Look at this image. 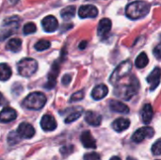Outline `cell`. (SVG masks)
<instances>
[{
  "label": "cell",
  "mask_w": 161,
  "mask_h": 160,
  "mask_svg": "<svg viewBox=\"0 0 161 160\" xmlns=\"http://www.w3.org/2000/svg\"><path fill=\"white\" fill-rule=\"evenodd\" d=\"M150 8L151 6L149 3L142 0H137L127 5L125 8V13L128 18L132 20H137L146 16L150 10Z\"/></svg>",
  "instance_id": "cell-1"
},
{
  "label": "cell",
  "mask_w": 161,
  "mask_h": 160,
  "mask_svg": "<svg viewBox=\"0 0 161 160\" xmlns=\"http://www.w3.org/2000/svg\"><path fill=\"white\" fill-rule=\"evenodd\" d=\"M46 104V97L42 92H32L23 101V106L31 110L42 109Z\"/></svg>",
  "instance_id": "cell-2"
},
{
  "label": "cell",
  "mask_w": 161,
  "mask_h": 160,
  "mask_svg": "<svg viewBox=\"0 0 161 160\" xmlns=\"http://www.w3.org/2000/svg\"><path fill=\"white\" fill-rule=\"evenodd\" d=\"M38 63L35 59L30 58H25L21 59L17 64L18 73L25 77H29L34 74L37 71Z\"/></svg>",
  "instance_id": "cell-3"
},
{
  "label": "cell",
  "mask_w": 161,
  "mask_h": 160,
  "mask_svg": "<svg viewBox=\"0 0 161 160\" xmlns=\"http://www.w3.org/2000/svg\"><path fill=\"white\" fill-rule=\"evenodd\" d=\"M139 87H140L139 82L135 78L134 82L131 81L127 85H120V86H118L117 89L115 90V94L119 98H122V99H125V100H130L136 94Z\"/></svg>",
  "instance_id": "cell-4"
},
{
  "label": "cell",
  "mask_w": 161,
  "mask_h": 160,
  "mask_svg": "<svg viewBox=\"0 0 161 160\" xmlns=\"http://www.w3.org/2000/svg\"><path fill=\"white\" fill-rule=\"evenodd\" d=\"M20 18L18 16H11L4 20L0 32V41H4L15 32L19 26Z\"/></svg>",
  "instance_id": "cell-5"
},
{
  "label": "cell",
  "mask_w": 161,
  "mask_h": 160,
  "mask_svg": "<svg viewBox=\"0 0 161 160\" xmlns=\"http://www.w3.org/2000/svg\"><path fill=\"white\" fill-rule=\"evenodd\" d=\"M131 69H132V64L130 60H125L120 63L111 74V76L109 79L110 83L113 85L117 84L123 77H125L131 72Z\"/></svg>",
  "instance_id": "cell-6"
},
{
  "label": "cell",
  "mask_w": 161,
  "mask_h": 160,
  "mask_svg": "<svg viewBox=\"0 0 161 160\" xmlns=\"http://www.w3.org/2000/svg\"><path fill=\"white\" fill-rule=\"evenodd\" d=\"M155 134V131L153 128L151 127H142L140 129H138L132 136V141L136 143H140L142 141H143L146 138H152Z\"/></svg>",
  "instance_id": "cell-7"
},
{
  "label": "cell",
  "mask_w": 161,
  "mask_h": 160,
  "mask_svg": "<svg viewBox=\"0 0 161 160\" xmlns=\"http://www.w3.org/2000/svg\"><path fill=\"white\" fill-rule=\"evenodd\" d=\"M78 15L80 18H95L98 15V8L93 5H83L78 9Z\"/></svg>",
  "instance_id": "cell-8"
},
{
  "label": "cell",
  "mask_w": 161,
  "mask_h": 160,
  "mask_svg": "<svg viewBox=\"0 0 161 160\" xmlns=\"http://www.w3.org/2000/svg\"><path fill=\"white\" fill-rule=\"evenodd\" d=\"M42 25L44 31L46 32H54L58 27V22L57 18L53 15H48L44 17L42 21Z\"/></svg>",
  "instance_id": "cell-9"
},
{
  "label": "cell",
  "mask_w": 161,
  "mask_h": 160,
  "mask_svg": "<svg viewBox=\"0 0 161 160\" xmlns=\"http://www.w3.org/2000/svg\"><path fill=\"white\" fill-rule=\"evenodd\" d=\"M17 133L20 136V138L23 139H30L35 135V129L34 127L28 124V123H22L17 129Z\"/></svg>",
  "instance_id": "cell-10"
},
{
  "label": "cell",
  "mask_w": 161,
  "mask_h": 160,
  "mask_svg": "<svg viewBox=\"0 0 161 160\" xmlns=\"http://www.w3.org/2000/svg\"><path fill=\"white\" fill-rule=\"evenodd\" d=\"M41 126L44 131H53L57 128V122L50 114H45L41 121Z\"/></svg>",
  "instance_id": "cell-11"
},
{
  "label": "cell",
  "mask_w": 161,
  "mask_h": 160,
  "mask_svg": "<svg viewBox=\"0 0 161 160\" xmlns=\"http://www.w3.org/2000/svg\"><path fill=\"white\" fill-rule=\"evenodd\" d=\"M160 79L161 69L158 68V67H157L156 69H154V71L147 77V82L151 85V87H150L151 91H154L158 86V84L160 83Z\"/></svg>",
  "instance_id": "cell-12"
},
{
  "label": "cell",
  "mask_w": 161,
  "mask_h": 160,
  "mask_svg": "<svg viewBox=\"0 0 161 160\" xmlns=\"http://www.w3.org/2000/svg\"><path fill=\"white\" fill-rule=\"evenodd\" d=\"M112 26V23L110 21V19L108 18H103L99 24H98V27H97V34L100 37H105L107 36Z\"/></svg>",
  "instance_id": "cell-13"
},
{
  "label": "cell",
  "mask_w": 161,
  "mask_h": 160,
  "mask_svg": "<svg viewBox=\"0 0 161 160\" xmlns=\"http://www.w3.org/2000/svg\"><path fill=\"white\" fill-rule=\"evenodd\" d=\"M17 117V113L16 111L11 108H5L2 109V111L0 112V122L1 123H9L12 122L16 119Z\"/></svg>",
  "instance_id": "cell-14"
},
{
  "label": "cell",
  "mask_w": 161,
  "mask_h": 160,
  "mask_svg": "<svg viewBox=\"0 0 161 160\" xmlns=\"http://www.w3.org/2000/svg\"><path fill=\"white\" fill-rule=\"evenodd\" d=\"M59 72V67L58 66L57 63H55L52 67V70L50 71V73L48 74V81L45 85V88L48 90H51L55 87L56 82H57V76Z\"/></svg>",
  "instance_id": "cell-15"
},
{
  "label": "cell",
  "mask_w": 161,
  "mask_h": 160,
  "mask_svg": "<svg viewBox=\"0 0 161 160\" xmlns=\"http://www.w3.org/2000/svg\"><path fill=\"white\" fill-rule=\"evenodd\" d=\"M80 141L85 148H91V149L96 148V141L93 139L91 132H89V131H85L82 133L81 137H80Z\"/></svg>",
  "instance_id": "cell-16"
},
{
  "label": "cell",
  "mask_w": 161,
  "mask_h": 160,
  "mask_svg": "<svg viewBox=\"0 0 161 160\" xmlns=\"http://www.w3.org/2000/svg\"><path fill=\"white\" fill-rule=\"evenodd\" d=\"M109 108L112 111L126 114L129 112V108L126 105H125L123 102L118 100H110L109 101Z\"/></svg>",
  "instance_id": "cell-17"
},
{
  "label": "cell",
  "mask_w": 161,
  "mask_h": 160,
  "mask_svg": "<svg viewBox=\"0 0 161 160\" xmlns=\"http://www.w3.org/2000/svg\"><path fill=\"white\" fill-rule=\"evenodd\" d=\"M108 92V89L106 85L104 84L97 85L92 91V97L94 100H101L107 96Z\"/></svg>",
  "instance_id": "cell-18"
},
{
  "label": "cell",
  "mask_w": 161,
  "mask_h": 160,
  "mask_svg": "<svg viewBox=\"0 0 161 160\" xmlns=\"http://www.w3.org/2000/svg\"><path fill=\"white\" fill-rule=\"evenodd\" d=\"M85 121L92 126H99L101 124L102 117L94 111H87L85 114Z\"/></svg>",
  "instance_id": "cell-19"
},
{
  "label": "cell",
  "mask_w": 161,
  "mask_h": 160,
  "mask_svg": "<svg viewBox=\"0 0 161 160\" xmlns=\"http://www.w3.org/2000/svg\"><path fill=\"white\" fill-rule=\"evenodd\" d=\"M129 125H130V121L125 118H118L112 124L113 129L117 132H123L126 130L129 127Z\"/></svg>",
  "instance_id": "cell-20"
},
{
  "label": "cell",
  "mask_w": 161,
  "mask_h": 160,
  "mask_svg": "<svg viewBox=\"0 0 161 160\" xmlns=\"http://www.w3.org/2000/svg\"><path fill=\"white\" fill-rule=\"evenodd\" d=\"M153 116H154V111H153V108H152V106L150 104H146L144 105L142 110V122L144 124H149L151 123L152 119H153Z\"/></svg>",
  "instance_id": "cell-21"
},
{
  "label": "cell",
  "mask_w": 161,
  "mask_h": 160,
  "mask_svg": "<svg viewBox=\"0 0 161 160\" xmlns=\"http://www.w3.org/2000/svg\"><path fill=\"white\" fill-rule=\"evenodd\" d=\"M22 48V41L18 38H14V39H10L7 45H6V49L11 51V52H14V53H17L21 50Z\"/></svg>",
  "instance_id": "cell-22"
},
{
  "label": "cell",
  "mask_w": 161,
  "mask_h": 160,
  "mask_svg": "<svg viewBox=\"0 0 161 160\" xmlns=\"http://www.w3.org/2000/svg\"><path fill=\"white\" fill-rule=\"evenodd\" d=\"M11 76V69L6 63H0V80L7 81Z\"/></svg>",
  "instance_id": "cell-23"
},
{
  "label": "cell",
  "mask_w": 161,
  "mask_h": 160,
  "mask_svg": "<svg viewBox=\"0 0 161 160\" xmlns=\"http://www.w3.org/2000/svg\"><path fill=\"white\" fill-rule=\"evenodd\" d=\"M75 10H76V8L75 6H69V7L64 8L60 11V15L64 20H70L75 15Z\"/></svg>",
  "instance_id": "cell-24"
},
{
  "label": "cell",
  "mask_w": 161,
  "mask_h": 160,
  "mask_svg": "<svg viewBox=\"0 0 161 160\" xmlns=\"http://www.w3.org/2000/svg\"><path fill=\"white\" fill-rule=\"evenodd\" d=\"M148 61H149V59H148L147 55H146L144 52H142V53H141V54L137 57L136 61H135V65H136L137 68L142 69V68H144V67L148 64Z\"/></svg>",
  "instance_id": "cell-25"
},
{
  "label": "cell",
  "mask_w": 161,
  "mask_h": 160,
  "mask_svg": "<svg viewBox=\"0 0 161 160\" xmlns=\"http://www.w3.org/2000/svg\"><path fill=\"white\" fill-rule=\"evenodd\" d=\"M50 46H51V43L48 41H46V40H41V41H39L35 44V49L37 51H43V50L48 49Z\"/></svg>",
  "instance_id": "cell-26"
},
{
  "label": "cell",
  "mask_w": 161,
  "mask_h": 160,
  "mask_svg": "<svg viewBox=\"0 0 161 160\" xmlns=\"http://www.w3.org/2000/svg\"><path fill=\"white\" fill-rule=\"evenodd\" d=\"M37 30V27L35 25L34 23H27L24 25V28H23V32L25 35H29V34H32V33H35Z\"/></svg>",
  "instance_id": "cell-27"
},
{
  "label": "cell",
  "mask_w": 161,
  "mask_h": 160,
  "mask_svg": "<svg viewBox=\"0 0 161 160\" xmlns=\"http://www.w3.org/2000/svg\"><path fill=\"white\" fill-rule=\"evenodd\" d=\"M81 114H82V109L80 108V109H78V110H76V111L71 113V114L65 119V123H66V124H70V123L75 122V120H77V119L81 116Z\"/></svg>",
  "instance_id": "cell-28"
},
{
  "label": "cell",
  "mask_w": 161,
  "mask_h": 160,
  "mask_svg": "<svg viewBox=\"0 0 161 160\" xmlns=\"http://www.w3.org/2000/svg\"><path fill=\"white\" fill-rule=\"evenodd\" d=\"M20 139L21 138L18 135L17 131L16 132H10L8 136V142L9 143V145H14V144L19 142Z\"/></svg>",
  "instance_id": "cell-29"
},
{
  "label": "cell",
  "mask_w": 161,
  "mask_h": 160,
  "mask_svg": "<svg viewBox=\"0 0 161 160\" xmlns=\"http://www.w3.org/2000/svg\"><path fill=\"white\" fill-rule=\"evenodd\" d=\"M152 153L154 156H160L161 155V140L157 141L154 145L152 146Z\"/></svg>",
  "instance_id": "cell-30"
},
{
  "label": "cell",
  "mask_w": 161,
  "mask_h": 160,
  "mask_svg": "<svg viewBox=\"0 0 161 160\" xmlns=\"http://www.w3.org/2000/svg\"><path fill=\"white\" fill-rule=\"evenodd\" d=\"M84 97V91H77L75 93H74L72 96H71V99H70V102H76V101H80L82 100Z\"/></svg>",
  "instance_id": "cell-31"
},
{
  "label": "cell",
  "mask_w": 161,
  "mask_h": 160,
  "mask_svg": "<svg viewBox=\"0 0 161 160\" xmlns=\"http://www.w3.org/2000/svg\"><path fill=\"white\" fill-rule=\"evenodd\" d=\"M84 160H101L100 156L97 153H89L84 156Z\"/></svg>",
  "instance_id": "cell-32"
},
{
  "label": "cell",
  "mask_w": 161,
  "mask_h": 160,
  "mask_svg": "<svg viewBox=\"0 0 161 160\" xmlns=\"http://www.w3.org/2000/svg\"><path fill=\"white\" fill-rule=\"evenodd\" d=\"M154 55L158 59H161V42L158 44L154 49Z\"/></svg>",
  "instance_id": "cell-33"
},
{
  "label": "cell",
  "mask_w": 161,
  "mask_h": 160,
  "mask_svg": "<svg viewBox=\"0 0 161 160\" xmlns=\"http://www.w3.org/2000/svg\"><path fill=\"white\" fill-rule=\"evenodd\" d=\"M71 80H72V77H71V75L70 74H65L63 77H62V79H61V82H62V84L63 85H68L70 82H71Z\"/></svg>",
  "instance_id": "cell-34"
},
{
  "label": "cell",
  "mask_w": 161,
  "mask_h": 160,
  "mask_svg": "<svg viewBox=\"0 0 161 160\" xmlns=\"http://www.w3.org/2000/svg\"><path fill=\"white\" fill-rule=\"evenodd\" d=\"M5 104H6V100H5V98H4L3 94L0 92V106H3V105H5Z\"/></svg>",
  "instance_id": "cell-35"
},
{
  "label": "cell",
  "mask_w": 161,
  "mask_h": 160,
  "mask_svg": "<svg viewBox=\"0 0 161 160\" xmlns=\"http://www.w3.org/2000/svg\"><path fill=\"white\" fill-rule=\"evenodd\" d=\"M86 46H87V41H81V43L79 44V48H80V49H84Z\"/></svg>",
  "instance_id": "cell-36"
},
{
  "label": "cell",
  "mask_w": 161,
  "mask_h": 160,
  "mask_svg": "<svg viewBox=\"0 0 161 160\" xmlns=\"http://www.w3.org/2000/svg\"><path fill=\"white\" fill-rule=\"evenodd\" d=\"M8 1L11 5H15V4L18 2V0H8Z\"/></svg>",
  "instance_id": "cell-37"
},
{
  "label": "cell",
  "mask_w": 161,
  "mask_h": 160,
  "mask_svg": "<svg viewBox=\"0 0 161 160\" xmlns=\"http://www.w3.org/2000/svg\"><path fill=\"white\" fill-rule=\"evenodd\" d=\"M110 160H121V158L119 157H111Z\"/></svg>",
  "instance_id": "cell-38"
},
{
  "label": "cell",
  "mask_w": 161,
  "mask_h": 160,
  "mask_svg": "<svg viewBox=\"0 0 161 160\" xmlns=\"http://www.w3.org/2000/svg\"><path fill=\"white\" fill-rule=\"evenodd\" d=\"M127 160H137L136 158H134V157H127Z\"/></svg>",
  "instance_id": "cell-39"
},
{
  "label": "cell",
  "mask_w": 161,
  "mask_h": 160,
  "mask_svg": "<svg viewBox=\"0 0 161 160\" xmlns=\"http://www.w3.org/2000/svg\"><path fill=\"white\" fill-rule=\"evenodd\" d=\"M71 1H75V0H71Z\"/></svg>",
  "instance_id": "cell-40"
},
{
  "label": "cell",
  "mask_w": 161,
  "mask_h": 160,
  "mask_svg": "<svg viewBox=\"0 0 161 160\" xmlns=\"http://www.w3.org/2000/svg\"><path fill=\"white\" fill-rule=\"evenodd\" d=\"M0 160H1V159H0Z\"/></svg>",
  "instance_id": "cell-41"
}]
</instances>
